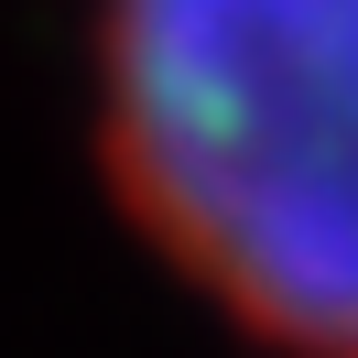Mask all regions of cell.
<instances>
[{
  "instance_id": "cell-1",
  "label": "cell",
  "mask_w": 358,
  "mask_h": 358,
  "mask_svg": "<svg viewBox=\"0 0 358 358\" xmlns=\"http://www.w3.org/2000/svg\"><path fill=\"white\" fill-rule=\"evenodd\" d=\"M109 163L163 261L271 358H358V0H109Z\"/></svg>"
}]
</instances>
